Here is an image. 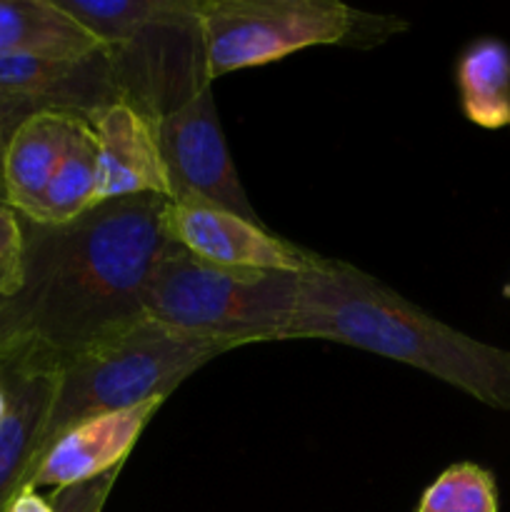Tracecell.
Segmentation results:
<instances>
[{
    "label": "cell",
    "instance_id": "obj_1",
    "mask_svg": "<svg viewBox=\"0 0 510 512\" xmlns=\"http://www.w3.org/2000/svg\"><path fill=\"white\" fill-rule=\"evenodd\" d=\"M168 198L100 203L63 225L23 220V278L0 298V368L53 373L145 320L150 275L173 248Z\"/></svg>",
    "mask_w": 510,
    "mask_h": 512
},
{
    "label": "cell",
    "instance_id": "obj_2",
    "mask_svg": "<svg viewBox=\"0 0 510 512\" xmlns=\"http://www.w3.org/2000/svg\"><path fill=\"white\" fill-rule=\"evenodd\" d=\"M283 340H328L410 365L488 408L510 413V350L433 318L343 260L300 273V298Z\"/></svg>",
    "mask_w": 510,
    "mask_h": 512
},
{
    "label": "cell",
    "instance_id": "obj_3",
    "mask_svg": "<svg viewBox=\"0 0 510 512\" xmlns=\"http://www.w3.org/2000/svg\"><path fill=\"white\" fill-rule=\"evenodd\" d=\"M108 55L115 90L153 123L213 85L200 0H53Z\"/></svg>",
    "mask_w": 510,
    "mask_h": 512
},
{
    "label": "cell",
    "instance_id": "obj_4",
    "mask_svg": "<svg viewBox=\"0 0 510 512\" xmlns=\"http://www.w3.org/2000/svg\"><path fill=\"white\" fill-rule=\"evenodd\" d=\"M228 350V345L170 330L150 318L100 340L55 375L53 408L38 458L80 420L135 408L145 400H168L188 375Z\"/></svg>",
    "mask_w": 510,
    "mask_h": 512
},
{
    "label": "cell",
    "instance_id": "obj_5",
    "mask_svg": "<svg viewBox=\"0 0 510 512\" xmlns=\"http://www.w3.org/2000/svg\"><path fill=\"white\" fill-rule=\"evenodd\" d=\"M300 298V273L203 263L180 245L160 258L145 290V318L228 345L283 340Z\"/></svg>",
    "mask_w": 510,
    "mask_h": 512
},
{
    "label": "cell",
    "instance_id": "obj_6",
    "mask_svg": "<svg viewBox=\"0 0 510 512\" xmlns=\"http://www.w3.org/2000/svg\"><path fill=\"white\" fill-rule=\"evenodd\" d=\"M405 23L338 0H200L210 83L233 70L278 63L315 45L383 43Z\"/></svg>",
    "mask_w": 510,
    "mask_h": 512
},
{
    "label": "cell",
    "instance_id": "obj_7",
    "mask_svg": "<svg viewBox=\"0 0 510 512\" xmlns=\"http://www.w3.org/2000/svg\"><path fill=\"white\" fill-rule=\"evenodd\" d=\"M155 130L168 170L170 200L213 205L253 223H263L250 205L230 158L213 85H205L188 103L160 118Z\"/></svg>",
    "mask_w": 510,
    "mask_h": 512
},
{
    "label": "cell",
    "instance_id": "obj_8",
    "mask_svg": "<svg viewBox=\"0 0 510 512\" xmlns=\"http://www.w3.org/2000/svg\"><path fill=\"white\" fill-rule=\"evenodd\" d=\"M165 228L185 253L218 268L305 273L323 258L275 235L265 223L190 200H168Z\"/></svg>",
    "mask_w": 510,
    "mask_h": 512
},
{
    "label": "cell",
    "instance_id": "obj_9",
    "mask_svg": "<svg viewBox=\"0 0 510 512\" xmlns=\"http://www.w3.org/2000/svg\"><path fill=\"white\" fill-rule=\"evenodd\" d=\"M163 403L165 398L145 400L135 408L95 415L75 423L35 460L25 490H63L123 468L125 458Z\"/></svg>",
    "mask_w": 510,
    "mask_h": 512
},
{
    "label": "cell",
    "instance_id": "obj_10",
    "mask_svg": "<svg viewBox=\"0 0 510 512\" xmlns=\"http://www.w3.org/2000/svg\"><path fill=\"white\" fill-rule=\"evenodd\" d=\"M98 140V195L95 203L160 195L170 200L168 170L155 123L133 105L115 100L88 115Z\"/></svg>",
    "mask_w": 510,
    "mask_h": 512
},
{
    "label": "cell",
    "instance_id": "obj_11",
    "mask_svg": "<svg viewBox=\"0 0 510 512\" xmlns=\"http://www.w3.org/2000/svg\"><path fill=\"white\" fill-rule=\"evenodd\" d=\"M0 93L83 118L120 100L105 50L75 60L0 55Z\"/></svg>",
    "mask_w": 510,
    "mask_h": 512
},
{
    "label": "cell",
    "instance_id": "obj_12",
    "mask_svg": "<svg viewBox=\"0 0 510 512\" xmlns=\"http://www.w3.org/2000/svg\"><path fill=\"white\" fill-rule=\"evenodd\" d=\"M0 380L10 400L8 415L0 425V512H8L25 490L30 468L38 458L58 378L53 373L0 368Z\"/></svg>",
    "mask_w": 510,
    "mask_h": 512
},
{
    "label": "cell",
    "instance_id": "obj_13",
    "mask_svg": "<svg viewBox=\"0 0 510 512\" xmlns=\"http://www.w3.org/2000/svg\"><path fill=\"white\" fill-rule=\"evenodd\" d=\"M83 120L65 110H38L13 133L3 158V190L8 208L20 218L33 215Z\"/></svg>",
    "mask_w": 510,
    "mask_h": 512
},
{
    "label": "cell",
    "instance_id": "obj_14",
    "mask_svg": "<svg viewBox=\"0 0 510 512\" xmlns=\"http://www.w3.org/2000/svg\"><path fill=\"white\" fill-rule=\"evenodd\" d=\"M98 50V38L53 0H0V55L75 60Z\"/></svg>",
    "mask_w": 510,
    "mask_h": 512
},
{
    "label": "cell",
    "instance_id": "obj_15",
    "mask_svg": "<svg viewBox=\"0 0 510 512\" xmlns=\"http://www.w3.org/2000/svg\"><path fill=\"white\" fill-rule=\"evenodd\" d=\"M460 108L485 130L510 125V48L503 40L480 38L463 50L455 68Z\"/></svg>",
    "mask_w": 510,
    "mask_h": 512
},
{
    "label": "cell",
    "instance_id": "obj_16",
    "mask_svg": "<svg viewBox=\"0 0 510 512\" xmlns=\"http://www.w3.org/2000/svg\"><path fill=\"white\" fill-rule=\"evenodd\" d=\"M95 195H98V140L85 118L75 130L58 170L45 185L33 215L25 220L38 225L70 223L98 205Z\"/></svg>",
    "mask_w": 510,
    "mask_h": 512
},
{
    "label": "cell",
    "instance_id": "obj_17",
    "mask_svg": "<svg viewBox=\"0 0 510 512\" xmlns=\"http://www.w3.org/2000/svg\"><path fill=\"white\" fill-rule=\"evenodd\" d=\"M415 512H498V485L490 470L455 463L425 488Z\"/></svg>",
    "mask_w": 510,
    "mask_h": 512
},
{
    "label": "cell",
    "instance_id": "obj_18",
    "mask_svg": "<svg viewBox=\"0 0 510 512\" xmlns=\"http://www.w3.org/2000/svg\"><path fill=\"white\" fill-rule=\"evenodd\" d=\"M23 278V220L8 205H0V298L18 290Z\"/></svg>",
    "mask_w": 510,
    "mask_h": 512
},
{
    "label": "cell",
    "instance_id": "obj_19",
    "mask_svg": "<svg viewBox=\"0 0 510 512\" xmlns=\"http://www.w3.org/2000/svg\"><path fill=\"white\" fill-rule=\"evenodd\" d=\"M118 475H120V468L113 470V473L103 475V478L90 480V483H80V485H70V488H63V490H55L50 503H53L55 512H103L110 493H113Z\"/></svg>",
    "mask_w": 510,
    "mask_h": 512
},
{
    "label": "cell",
    "instance_id": "obj_20",
    "mask_svg": "<svg viewBox=\"0 0 510 512\" xmlns=\"http://www.w3.org/2000/svg\"><path fill=\"white\" fill-rule=\"evenodd\" d=\"M40 108L38 103L28 98H20V95H10V93H0V183H3V158L5 150H8L10 138H13L15 130L20 128V123L30 118L33 113H38Z\"/></svg>",
    "mask_w": 510,
    "mask_h": 512
},
{
    "label": "cell",
    "instance_id": "obj_21",
    "mask_svg": "<svg viewBox=\"0 0 510 512\" xmlns=\"http://www.w3.org/2000/svg\"><path fill=\"white\" fill-rule=\"evenodd\" d=\"M8 512H55L50 498H43L38 495V490H23L18 498L13 500Z\"/></svg>",
    "mask_w": 510,
    "mask_h": 512
},
{
    "label": "cell",
    "instance_id": "obj_22",
    "mask_svg": "<svg viewBox=\"0 0 510 512\" xmlns=\"http://www.w3.org/2000/svg\"><path fill=\"white\" fill-rule=\"evenodd\" d=\"M8 408H10V400H8V390H5L3 380H0V425H3L5 415H8Z\"/></svg>",
    "mask_w": 510,
    "mask_h": 512
},
{
    "label": "cell",
    "instance_id": "obj_23",
    "mask_svg": "<svg viewBox=\"0 0 510 512\" xmlns=\"http://www.w3.org/2000/svg\"><path fill=\"white\" fill-rule=\"evenodd\" d=\"M0 205H8V203H5V190H3V183H0Z\"/></svg>",
    "mask_w": 510,
    "mask_h": 512
},
{
    "label": "cell",
    "instance_id": "obj_24",
    "mask_svg": "<svg viewBox=\"0 0 510 512\" xmlns=\"http://www.w3.org/2000/svg\"><path fill=\"white\" fill-rule=\"evenodd\" d=\"M503 293H505V295H508V298H510V283H508V285H505V288H503Z\"/></svg>",
    "mask_w": 510,
    "mask_h": 512
}]
</instances>
